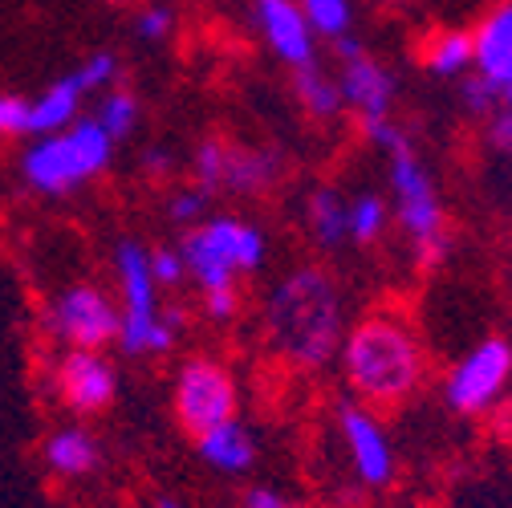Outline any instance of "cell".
<instances>
[{
    "label": "cell",
    "instance_id": "obj_1",
    "mask_svg": "<svg viewBox=\"0 0 512 508\" xmlns=\"http://www.w3.org/2000/svg\"><path fill=\"white\" fill-rule=\"evenodd\" d=\"M261 330L273 358L297 374L338 362L346 342V301L322 265H297L273 281L261 305Z\"/></svg>",
    "mask_w": 512,
    "mask_h": 508
},
{
    "label": "cell",
    "instance_id": "obj_2",
    "mask_svg": "<svg viewBox=\"0 0 512 508\" xmlns=\"http://www.w3.org/2000/svg\"><path fill=\"white\" fill-rule=\"evenodd\" d=\"M342 378L358 403L374 411L403 407L427 378V350L419 330L395 309H370L346 330L338 354Z\"/></svg>",
    "mask_w": 512,
    "mask_h": 508
},
{
    "label": "cell",
    "instance_id": "obj_3",
    "mask_svg": "<svg viewBox=\"0 0 512 508\" xmlns=\"http://www.w3.org/2000/svg\"><path fill=\"white\" fill-rule=\"evenodd\" d=\"M362 135L387 155V183H391V212L399 232L407 236L419 265H439L452 252L447 236V212L439 200V183L427 171L423 155L415 151V139L395 118H366Z\"/></svg>",
    "mask_w": 512,
    "mask_h": 508
},
{
    "label": "cell",
    "instance_id": "obj_4",
    "mask_svg": "<svg viewBox=\"0 0 512 508\" xmlns=\"http://www.w3.org/2000/svg\"><path fill=\"white\" fill-rule=\"evenodd\" d=\"M114 281H118V309H122V330L118 346L131 358L147 354H171L183 330V309H163L159 281L151 269V248L135 236H122L114 244Z\"/></svg>",
    "mask_w": 512,
    "mask_h": 508
},
{
    "label": "cell",
    "instance_id": "obj_5",
    "mask_svg": "<svg viewBox=\"0 0 512 508\" xmlns=\"http://www.w3.org/2000/svg\"><path fill=\"white\" fill-rule=\"evenodd\" d=\"M179 252H183V265H187V281H196L200 293L236 289L240 277H252V273L265 269L269 232L256 220L216 212V216H208L196 228L183 232Z\"/></svg>",
    "mask_w": 512,
    "mask_h": 508
},
{
    "label": "cell",
    "instance_id": "obj_6",
    "mask_svg": "<svg viewBox=\"0 0 512 508\" xmlns=\"http://www.w3.org/2000/svg\"><path fill=\"white\" fill-rule=\"evenodd\" d=\"M114 139L98 126L94 114H82L57 135H41L21 151V179L29 192L66 200L90 179H98L114 159Z\"/></svg>",
    "mask_w": 512,
    "mask_h": 508
},
{
    "label": "cell",
    "instance_id": "obj_7",
    "mask_svg": "<svg viewBox=\"0 0 512 508\" xmlns=\"http://www.w3.org/2000/svg\"><path fill=\"white\" fill-rule=\"evenodd\" d=\"M171 407L179 427L196 439L200 431L236 419L240 411V383L228 362L212 358V354H196V358H183L175 370V383H171Z\"/></svg>",
    "mask_w": 512,
    "mask_h": 508
},
{
    "label": "cell",
    "instance_id": "obj_8",
    "mask_svg": "<svg viewBox=\"0 0 512 508\" xmlns=\"http://www.w3.org/2000/svg\"><path fill=\"white\" fill-rule=\"evenodd\" d=\"M41 330L66 350H106L118 342L122 309L106 289L78 281L41 309Z\"/></svg>",
    "mask_w": 512,
    "mask_h": 508
},
{
    "label": "cell",
    "instance_id": "obj_9",
    "mask_svg": "<svg viewBox=\"0 0 512 508\" xmlns=\"http://www.w3.org/2000/svg\"><path fill=\"white\" fill-rule=\"evenodd\" d=\"M512 383V342L508 338H480L443 378V407L464 419L492 415L508 399Z\"/></svg>",
    "mask_w": 512,
    "mask_h": 508
},
{
    "label": "cell",
    "instance_id": "obj_10",
    "mask_svg": "<svg viewBox=\"0 0 512 508\" xmlns=\"http://www.w3.org/2000/svg\"><path fill=\"white\" fill-rule=\"evenodd\" d=\"M285 163L269 147H240L224 139H204L191 155V183L204 192H228V196H261L277 187Z\"/></svg>",
    "mask_w": 512,
    "mask_h": 508
},
{
    "label": "cell",
    "instance_id": "obj_11",
    "mask_svg": "<svg viewBox=\"0 0 512 508\" xmlns=\"http://www.w3.org/2000/svg\"><path fill=\"white\" fill-rule=\"evenodd\" d=\"M334 431L342 443V456L354 472V480L370 492H387L399 476V452H395V439L382 423V415L358 399L338 403L334 411Z\"/></svg>",
    "mask_w": 512,
    "mask_h": 508
},
{
    "label": "cell",
    "instance_id": "obj_12",
    "mask_svg": "<svg viewBox=\"0 0 512 508\" xmlns=\"http://www.w3.org/2000/svg\"><path fill=\"white\" fill-rule=\"evenodd\" d=\"M334 53H338L342 98L358 114V122H366V118H395V94H399L395 74L382 66L374 53H366L354 33L334 41Z\"/></svg>",
    "mask_w": 512,
    "mask_h": 508
},
{
    "label": "cell",
    "instance_id": "obj_13",
    "mask_svg": "<svg viewBox=\"0 0 512 508\" xmlns=\"http://www.w3.org/2000/svg\"><path fill=\"white\" fill-rule=\"evenodd\" d=\"M57 399L74 415H102L118 395V370L102 350H66L53 370Z\"/></svg>",
    "mask_w": 512,
    "mask_h": 508
},
{
    "label": "cell",
    "instance_id": "obj_14",
    "mask_svg": "<svg viewBox=\"0 0 512 508\" xmlns=\"http://www.w3.org/2000/svg\"><path fill=\"white\" fill-rule=\"evenodd\" d=\"M252 21L281 66L289 70L317 66V33L301 9V0H252Z\"/></svg>",
    "mask_w": 512,
    "mask_h": 508
},
{
    "label": "cell",
    "instance_id": "obj_15",
    "mask_svg": "<svg viewBox=\"0 0 512 508\" xmlns=\"http://www.w3.org/2000/svg\"><path fill=\"white\" fill-rule=\"evenodd\" d=\"M196 456L220 476H248L261 460V443H256V431L236 415L196 435Z\"/></svg>",
    "mask_w": 512,
    "mask_h": 508
},
{
    "label": "cell",
    "instance_id": "obj_16",
    "mask_svg": "<svg viewBox=\"0 0 512 508\" xmlns=\"http://www.w3.org/2000/svg\"><path fill=\"white\" fill-rule=\"evenodd\" d=\"M476 41V74L488 78L500 94H512V0L488 9L472 29Z\"/></svg>",
    "mask_w": 512,
    "mask_h": 508
},
{
    "label": "cell",
    "instance_id": "obj_17",
    "mask_svg": "<svg viewBox=\"0 0 512 508\" xmlns=\"http://www.w3.org/2000/svg\"><path fill=\"white\" fill-rule=\"evenodd\" d=\"M301 224H305V236L322 252L346 248L350 244V200L342 196V187L334 183L309 187V196L301 204Z\"/></svg>",
    "mask_w": 512,
    "mask_h": 508
},
{
    "label": "cell",
    "instance_id": "obj_18",
    "mask_svg": "<svg viewBox=\"0 0 512 508\" xmlns=\"http://www.w3.org/2000/svg\"><path fill=\"white\" fill-rule=\"evenodd\" d=\"M41 464L61 480H82L102 464V443L86 427H57L41 443Z\"/></svg>",
    "mask_w": 512,
    "mask_h": 508
},
{
    "label": "cell",
    "instance_id": "obj_19",
    "mask_svg": "<svg viewBox=\"0 0 512 508\" xmlns=\"http://www.w3.org/2000/svg\"><path fill=\"white\" fill-rule=\"evenodd\" d=\"M423 70L431 78H464L476 70V41L472 29H439L423 45Z\"/></svg>",
    "mask_w": 512,
    "mask_h": 508
},
{
    "label": "cell",
    "instance_id": "obj_20",
    "mask_svg": "<svg viewBox=\"0 0 512 508\" xmlns=\"http://www.w3.org/2000/svg\"><path fill=\"white\" fill-rule=\"evenodd\" d=\"M293 98L301 102V110H305L313 122H334V118L346 110V98H342L338 78H330L322 66L293 70Z\"/></svg>",
    "mask_w": 512,
    "mask_h": 508
},
{
    "label": "cell",
    "instance_id": "obj_21",
    "mask_svg": "<svg viewBox=\"0 0 512 508\" xmlns=\"http://www.w3.org/2000/svg\"><path fill=\"white\" fill-rule=\"evenodd\" d=\"M391 220H395V212H391V200L387 196L358 192L350 200V244H362V248L378 244L382 236L391 232Z\"/></svg>",
    "mask_w": 512,
    "mask_h": 508
},
{
    "label": "cell",
    "instance_id": "obj_22",
    "mask_svg": "<svg viewBox=\"0 0 512 508\" xmlns=\"http://www.w3.org/2000/svg\"><path fill=\"white\" fill-rule=\"evenodd\" d=\"M139 98L131 94V90H122V86H110L106 94H98V106H94V118H98V126L114 139V143H122V139H131L135 135V126H139Z\"/></svg>",
    "mask_w": 512,
    "mask_h": 508
},
{
    "label": "cell",
    "instance_id": "obj_23",
    "mask_svg": "<svg viewBox=\"0 0 512 508\" xmlns=\"http://www.w3.org/2000/svg\"><path fill=\"white\" fill-rule=\"evenodd\" d=\"M301 9L317 37L342 41L354 33V0H301Z\"/></svg>",
    "mask_w": 512,
    "mask_h": 508
},
{
    "label": "cell",
    "instance_id": "obj_24",
    "mask_svg": "<svg viewBox=\"0 0 512 508\" xmlns=\"http://www.w3.org/2000/svg\"><path fill=\"white\" fill-rule=\"evenodd\" d=\"M208 204H212V192H204L200 183H191V187H179V192H171V200H167V220L175 224V228H196L200 220H208L212 212H208Z\"/></svg>",
    "mask_w": 512,
    "mask_h": 508
},
{
    "label": "cell",
    "instance_id": "obj_25",
    "mask_svg": "<svg viewBox=\"0 0 512 508\" xmlns=\"http://www.w3.org/2000/svg\"><path fill=\"white\" fill-rule=\"evenodd\" d=\"M9 139H29V98L0 90V143Z\"/></svg>",
    "mask_w": 512,
    "mask_h": 508
},
{
    "label": "cell",
    "instance_id": "obj_26",
    "mask_svg": "<svg viewBox=\"0 0 512 508\" xmlns=\"http://www.w3.org/2000/svg\"><path fill=\"white\" fill-rule=\"evenodd\" d=\"M460 102H464V110H468L472 118H488V114L496 110V102H500V90H496L488 78H480V74L472 70V74L460 78Z\"/></svg>",
    "mask_w": 512,
    "mask_h": 508
},
{
    "label": "cell",
    "instance_id": "obj_27",
    "mask_svg": "<svg viewBox=\"0 0 512 508\" xmlns=\"http://www.w3.org/2000/svg\"><path fill=\"white\" fill-rule=\"evenodd\" d=\"M175 33V9L171 5H147L135 13V37L139 41H167Z\"/></svg>",
    "mask_w": 512,
    "mask_h": 508
},
{
    "label": "cell",
    "instance_id": "obj_28",
    "mask_svg": "<svg viewBox=\"0 0 512 508\" xmlns=\"http://www.w3.org/2000/svg\"><path fill=\"white\" fill-rule=\"evenodd\" d=\"M484 139L492 151L512 155V94H500L496 110L484 118Z\"/></svg>",
    "mask_w": 512,
    "mask_h": 508
},
{
    "label": "cell",
    "instance_id": "obj_29",
    "mask_svg": "<svg viewBox=\"0 0 512 508\" xmlns=\"http://www.w3.org/2000/svg\"><path fill=\"white\" fill-rule=\"evenodd\" d=\"M151 269H155L159 289H179V285L187 281V265H183V252H179V244H175V248H171V244L151 248Z\"/></svg>",
    "mask_w": 512,
    "mask_h": 508
},
{
    "label": "cell",
    "instance_id": "obj_30",
    "mask_svg": "<svg viewBox=\"0 0 512 508\" xmlns=\"http://www.w3.org/2000/svg\"><path fill=\"white\" fill-rule=\"evenodd\" d=\"M204 317L212 326H232L240 317V285L236 289H216V293H204Z\"/></svg>",
    "mask_w": 512,
    "mask_h": 508
},
{
    "label": "cell",
    "instance_id": "obj_31",
    "mask_svg": "<svg viewBox=\"0 0 512 508\" xmlns=\"http://www.w3.org/2000/svg\"><path fill=\"white\" fill-rule=\"evenodd\" d=\"M240 508H317V504L289 500V496H285V492H277L273 484H252V488H244Z\"/></svg>",
    "mask_w": 512,
    "mask_h": 508
},
{
    "label": "cell",
    "instance_id": "obj_32",
    "mask_svg": "<svg viewBox=\"0 0 512 508\" xmlns=\"http://www.w3.org/2000/svg\"><path fill=\"white\" fill-rule=\"evenodd\" d=\"M143 171L155 175V179H163V175L171 171V151H163V147H147V151H143Z\"/></svg>",
    "mask_w": 512,
    "mask_h": 508
},
{
    "label": "cell",
    "instance_id": "obj_33",
    "mask_svg": "<svg viewBox=\"0 0 512 508\" xmlns=\"http://www.w3.org/2000/svg\"><path fill=\"white\" fill-rule=\"evenodd\" d=\"M151 508H187V504H183L179 496H155V504H151Z\"/></svg>",
    "mask_w": 512,
    "mask_h": 508
},
{
    "label": "cell",
    "instance_id": "obj_34",
    "mask_svg": "<svg viewBox=\"0 0 512 508\" xmlns=\"http://www.w3.org/2000/svg\"><path fill=\"white\" fill-rule=\"evenodd\" d=\"M378 5H403V0H378Z\"/></svg>",
    "mask_w": 512,
    "mask_h": 508
},
{
    "label": "cell",
    "instance_id": "obj_35",
    "mask_svg": "<svg viewBox=\"0 0 512 508\" xmlns=\"http://www.w3.org/2000/svg\"><path fill=\"white\" fill-rule=\"evenodd\" d=\"M106 5H126V0H106Z\"/></svg>",
    "mask_w": 512,
    "mask_h": 508
}]
</instances>
